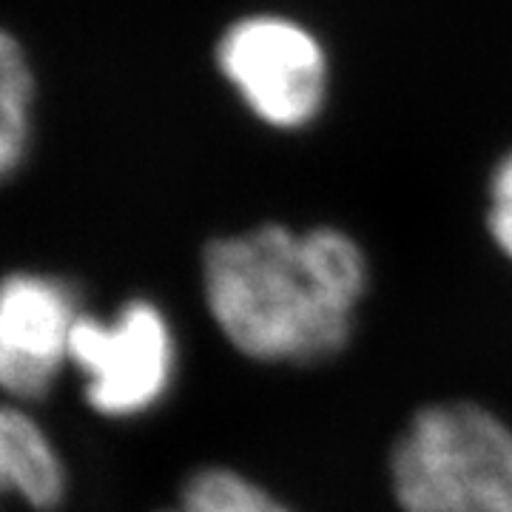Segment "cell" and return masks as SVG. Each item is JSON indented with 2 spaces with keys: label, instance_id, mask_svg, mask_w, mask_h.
<instances>
[{
  "label": "cell",
  "instance_id": "6da1fadb",
  "mask_svg": "<svg viewBox=\"0 0 512 512\" xmlns=\"http://www.w3.org/2000/svg\"><path fill=\"white\" fill-rule=\"evenodd\" d=\"M200 285L211 325L242 359L305 367L348 348L370 265L342 228L256 225L205 248Z\"/></svg>",
  "mask_w": 512,
  "mask_h": 512
},
{
  "label": "cell",
  "instance_id": "7a4b0ae2",
  "mask_svg": "<svg viewBox=\"0 0 512 512\" xmlns=\"http://www.w3.org/2000/svg\"><path fill=\"white\" fill-rule=\"evenodd\" d=\"M402 512H512V424L476 402L416 410L390 450Z\"/></svg>",
  "mask_w": 512,
  "mask_h": 512
},
{
  "label": "cell",
  "instance_id": "3957f363",
  "mask_svg": "<svg viewBox=\"0 0 512 512\" xmlns=\"http://www.w3.org/2000/svg\"><path fill=\"white\" fill-rule=\"evenodd\" d=\"M72 373L80 379L83 404L97 419H146L177 384V328L148 296L123 299L109 313L86 311L74 330Z\"/></svg>",
  "mask_w": 512,
  "mask_h": 512
},
{
  "label": "cell",
  "instance_id": "277c9868",
  "mask_svg": "<svg viewBox=\"0 0 512 512\" xmlns=\"http://www.w3.org/2000/svg\"><path fill=\"white\" fill-rule=\"evenodd\" d=\"M222 74L262 123L302 128L328 94V57L296 20L256 15L237 20L217 49Z\"/></svg>",
  "mask_w": 512,
  "mask_h": 512
},
{
  "label": "cell",
  "instance_id": "5b68a950",
  "mask_svg": "<svg viewBox=\"0 0 512 512\" xmlns=\"http://www.w3.org/2000/svg\"><path fill=\"white\" fill-rule=\"evenodd\" d=\"M86 313L69 276L12 268L0 274V399L37 407L72 373V339Z\"/></svg>",
  "mask_w": 512,
  "mask_h": 512
},
{
  "label": "cell",
  "instance_id": "8992f818",
  "mask_svg": "<svg viewBox=\"0 0 512 512\" xmlns=\"http://www.w3.org/2000/svg\"><path fill=\"white\" fill-rule=\"evenodd\" d=\"M72 470L60 441L35 407L0 399V498L26 512H60Z\"/></svg>",
  "mask_w": 512,
  "mask_h": 512
},
{
  "label": "cell",
  "instance_id": "52a82bcc",
  "mask_svg": "<svg viewBox=\"0 0 512 512\" xmlns=\"http://www.w3.org/2000/svg\"><path fill=\"white\" fill-rule=\"evenodd\" d=\"M35 72L26 49L0 26V188L29 163L35 146Z\"/></svg>",
  "mask_w": 512,
  "mask_h": 512
},
{
  "label": "cell",
  "instance_id": "ba28073f",
  "mask_svg": "<svg viewBox=\"0 0 512 512\" xmlns=\"http://www.w3.org/2000/svg\"><path fill=\"white\" fill-rule=\"evenodd\" d=\"M180 504L188 512H293L256 478L211 464L185 478Z\"/></svg>",
  "mask_w": 512,
  "mask_h": 512
},
{
  "label": "cell",
  "instance_id": "9c48e42d",
  "mask_svg": "<svg viewBox=\"0 0 512 512\" xmlns=\"http://www.w3.org/2000/svg\"><path fill=\"white\" fill-rule=\"evenodd\" d=\"M487 231L498 254L512 262V151L498 163L487 197Z\"/></svg>",
  "mask_w": 512,
  "mask_h": 512
},
{
  "label": "cell",
  "instance_id": "30bf717a",
  "mask_svg": "<svg viewBox=\"0 0 512 512\" xmlns=\"http://www.w3.org/2000/svg\"><path fill=\"white\" fill-rule=\"evenodd\" d=\"M160 512H188L183 504H177V507H168V510H160Z\"/></svg>",
  "mask_w": 512,
  "mask_h": 512
},
{
  "label": "cell",
  "instance_id": "8fae6325",
  "mask_svg": "<svg viewBox=\"0 0 512 512\" xmlns=\"http://www.w3.org/2000/svg\"><path fill=\"white\" fill-rule=\"evenodd\" d=\"M0 512H6V501L3 498H0Z\"/></svg>",
  "mask_w": 512,
  "mask_h": 512
}]
</instances>
